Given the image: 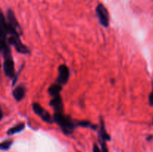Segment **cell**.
Returning a JSON list of instances; mask_svg holds the SVG:
<instances>
[{
	"label": "cell",
	"mask_w": 153,
	"mask_h": 152,
	"mask_svg": "<svg viewBox=\"0 0 153 152\" xmlns=\"http://www.w3.org/2000/svg\"><path fill=\"white\" fill-rule=\"evenodd\" d=\"M49 105L53 108L55 113H63L64 111V104L61 95L52 97V100L49 102Z\"/></svg>",
	"instance_id": "8"
},
{
	"label": "cell",
	"mask_w": 153,
	"mask_h": 152,
	"mask_svg": "<svg viewBox=\"0 0 153 152\" xmlns=\"http://www.w3.org/2000/svg\"><path fill=\"white\" fill-rule=\"evenodd\" d=\"M152 1H153V0H152Z\"/></svg>",
	"instance_id": "19"
},
{
	"label": "cell",
	"mask_w": 153,
	"mask_h": 152,
	"mask_svg": "<svg viewBox=\"0 0 153 152\" xmlns=\"http://www.w3.org/2000/svg\"><path fill=\"white\" fill-rule=\"evenodd\" d=\"M152 125H153V120H152Z\"/></svg>",
	"instance_id": "18"
},
{
	"label": "cell",
	"mask_w": 153,
	"mask_h": 152,
	"mask_svg": "<svg viewBox=\"0 0 153 152\" xmlns=\"http://www.w3.org/2000/svg\"><path fill=\"white\" fill-rule=\"evenodd\" d=\"M96 13L98 17L100 23L105 28H108L109 26L110 22V16H109V12L105 6L102 3L98 4L96 7Z\"/></svg>",
	"instance_id": "4"
},
{
	"label": "cell",
	"mask_w": 153,
	"mask_h": 152,
	"mask_svg": "<svg viewBox=\"0 0 153 152\" xmlns=\"http://www.w3.org/2000/svg\"><path fill=\"white\" fill-rule=\"evenodd\" d=\"M100 133H99V140L100 142H106L107 141H110L111 137L108 132L106 131L105 127L104 122L102 118L100 120Z\"/></svg>",
	"instance_id": "9"
},
{
	"label": "cell",
	"mask_w": 153,
	"mask_h": 152,
	"mask_svg": "<svg viewBox=\"0 0 153 152\" xmlns=\"http://www.w3.org/2000/svg\"><path fill=\"white\" fill-rule=\"evenodd\" d=\"M12 143H13V141L12 140H5V141H3L2 142L0 145V148L2 151H7L8 150L9 148L11 146Z\"/></svg>",
	"instance_id": "14"
},
{
	"label": "cell",
	"mask_w": 153,
	"mask_h": 152,
	"mask_svg": "<svg viewBox=\"0 0 153 152\" xmlns=\"http://www.w3.org/2000/svg\"><path fill=\"white\" fill-rule=\"evenodd\" d=\"M7 43L10 46H13L15 50L19 54L22 55H28L30 53V50L25 45L22 43L19 34L7 36Z\"/></svg>",
	"instance_id": "3"
},
{
	"label": "cell",
	"mask_w": 153,
	"mask_h": 152,
	"mask_svg": "<svg viewBox=\"0 0 153 152\" xmlns=\"http://www.w3.org/2000/svg\"><path fill=\"white\" fill-rule=\"evenodd\" d=\"M3 59H4V61H3V71H4V75H5L6 77L13 80L12 85L14 86L18 78V73H16V71H15V66L13 58H12V56H10L7 57V58H3Z\"/></svg>",
	"instance_id": "2"
},
{
	"label": "cell",
	"mask_w": 153,
	"mask_h": 152,
	"mask_svg": "<svg viewBox=\"0 0 153 152\" xmlns=\"http://www.w3.org/2000/svg\"><path fill=\"white\" fill-rule=\"evenodd\" d=\"M54 122L61 128V130L65 135H71L74 132L76 127H78L77 121L73 120L72 117L64 113H54Z\"/></svg>",
	"instance_id": "1"
},
{
	"label": "cell",
	"mask_w": 153,
	"mask_h": 152,
	"mask_svg": "<svg viewBox=\"0 0 153 152\" xmlns=\"http://www.w3.org/2000/svg\"><path fill=\"white\" fill-rule=\"evenodd\" d=\"M152 90L149 95V104L151 107H153V81H152Z\"/></svg>",
	"instance_id": "15"
},
{
	"label": "cell",
	"mask_w": 153,
	"mask_h": 152,
	"mask_svg": "<svg viewBox=\"0 0 153 152\" xmlns=\"http://www.w3.org/2000/svg\"><path fill=\"white\" fill-rule=\"evenodd\" d=\"M152 139H153V135L148 136L147 138H146V140H147V141H152Z\"/></svg>",
	"instance_id": "17"
},
{
	"label": "cell",
	"mask_w": 153,
	"mask_h": 152,
	"mask_svg": "<svg viewBox=\"0 0 153 152\" xmlns=\"http://www.w3.org/2000/svg\"><path fill=\"white\" fill-rule=\"evenodd\" d=\"M26 93V89L23 85H19L13 90V96L16 101H20L25 98Z\"/></svg>",
	"instance_id": "10"
},
{
	"label": "cell",
	"mask_w": 153,
	"mask_h": 152,
	"mask_svg": "<svg viewBox=\"0 0 153 152\" xmlns=\"http://www.w3.org/2000/svg\"><path fill=\"white\" fill-rule=\"evenodd\" d=\"M32 109L34 113L37 114L43 122L48 124L54 123V118L52 117L49 112L42 107L38 103H34L32 104Z\"/></svg>",
	"instance_id": "5"
},
{
	"label": "cell",
	"mask_w": 153,
	"mask_h": 152,
	"mask_svg": "<svg viewBox=\"0 0 153 152\" xmlns=\"http://www.w3.org/2000/svg\"><path fill=\"white\" fill-rule=\"evenodd\" d=\"M93 152H102L101 149L100 148V147L98 146V145L95 144L94 145V148H93Z\"/></svg>",
	"instance_id": "16"
},
{
	"label": "cell",
	"mask_w": 153,
	"mask_h": 152,
	"mask_svg": "<svg viewBox=\"0 0 153 152\" xmlns=\"http://www.w3.org/2000/svg\"><path fill=\"white\" fill-rule=\"evenodd\" d=\"M6 20H7V23H8V25H10V27L12 29L19 33L20 35H22V30L21 28L20 25L18 22L17 19H16V16L14 14V12H13V10L12 9H7V13H6Z\"/></svg>",
	"instance_id": "6"
},
{
	"label": "cell",
	"mask_w": 153,
	"mask_h": 152,
	"mask_svg": "<svg viewBox=\"0 0 153 152\" xmlns=\"http://www.w3.org/2000/svg\"><path fill=\"white\" fill-rule=\"evenodd\" d=\"M62 86L61 84L58 83H54L51 85L48 89V92L49 95L52 97L58 96V95H61V92L62 91Z\"/></svg>",
	"instance_id": "11"
},
{
	"label": "cell",
	"mask_w": 153,
	"mask_h": 152,
	"mask_svg": "<svg viewBox=\"0 0 153 152\" xmlns=\"http://www.w3.org/2000/svg\"><path fill=\"white\" fill-rule=\"evenodd\" d=\"M58 77H57L56 81L55 82L61 84V86H64V85L67 84L70 75V69H69L68 67L66 65H64V64H61V65H60L58 66Z\"/></svg>",
	"instance_id": "7"
},
{
	"label": "cell",
	"mask_w": 153,
	"mask_h": 152,
	"mask_svg": "<svg viewBox=\"0 0 153 152\" xmlns=\"http://www.w3.org/2000/svg\"><path fill=\"white\" fill-rule=\"evenodd\" d=\"M77 125L78 127H82V128H90L91 129L96 130L98 128V126L94 124L91 123V122L89 121H87V120H81V121H77Z\"/></svg>",
	"instance_id": "13"
},
{
	"label": "cell",
	"mask_w": 153,
	"mask_h": 152,
	"mask_svg": "<svg viewBox=\"0 0 153 152\" xmlns=\"http://www.w3.org/2000/svg\"><path fill=\"white\" fill-rule=\"evenodd\" d=\"M25 123L23 122H21V123L19 124H16V125L13 126L12 128H9V130L7 131V134L8 136H12V135H14V134H18V133H20L25 129Z\"/></svg>",
	"instance_id": "12"
}]
</instances>
